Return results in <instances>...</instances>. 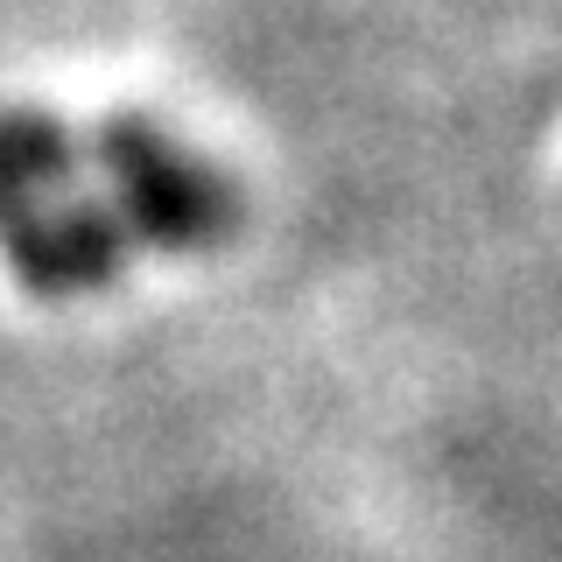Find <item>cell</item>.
Wrapping results in <instances>:
<instances>
[{
	"label": "cell",
	"instance_id": "6da1fadb",
	"mask_svg": "<svg viewBox=\"0 0 562 562\" xmlns=\"http://www.w3.org/2000/svg\"><path fill=\"white\" fill-rule=\"evenodd\" d=\"M99 155L105 183H113L120 225L134 246H162V254H211L233 239L239 225V190L204 162L198 148H183L169 127H155L148 113H105L99 134L85 140Z\"/></svg>",
	"mask_w": 562,
	"mask_h": 562
}]
</instances>
